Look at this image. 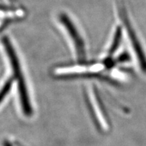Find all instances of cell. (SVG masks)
<instances>
[{
	"label": "cell",
	"mask_w": 146,
	"mask_h": 146,
	"mask_svg": "<svg viewBox=\"0 0 146 146\" xmlns=\"http://www.w3.org/2000/svg\"><path fill=\"white\" fill-rule=\"evenodd\" d=\"M3 45L4 47L5 52L8 55V57L10 60L12 70H13L14 78H16L18 83V93H19L20 100L22 108L24 114L27 116H30L32 115V107L31 105L30 100L28 94L26 83L24 78L23 71L21 70V64L15 50L11 43L10 40L8 36H3L1 39Z\"/></svg>",
	"instance_id": "obj_1"
},
{
	"label": "cell",
	"mask_w": 146,
	"mask_h": 146,
	"mask_svg": "<svg viewBox=\"0 0 146 146\" xmlns=\"http://www.w3.org/2000/svg\"><path fill=\"white\" fill-rule=\"evenodd\" d=\"M118 12L120 13V18L125 25L126 31H127L128 36L131 42V45L133 47L135 52L138 62L139 63L142 71L144 73H146V56L143 50L141 43L138 39V36L135 32L131 22L129 21V18L128 17L125 7L124 6V3L122 0H118Z\"/></svg>",
	"instance_id": "obj_2"
},
{
	"label": "cell",
	"mask_w": 146,
	"mask_h": 146,
	"mask_svg": "<svg viewBox=\"0 0 146 146\" xmlns=\"http://www.w3.org/2000/svg\"><path fill=\"white\" fill-rule=\"evenodd\" d=\"M59 21L62 25L64 27L67 33L72 39L73 44L75 47L78 60H84L86 56L85 42L78 32L76 27L73 23L72 20L65 13H61L60 14Z\"/></svg>",
	"instance_id": "obj_3"
},
{
	"label": "cell",
	"mask_w": 146,
	"mask_h": 146,
	"mask_svg": "<svg viewBox=\"0 0 146 146\" xmlns=\"http://www.w3.org/2000/svg\"><path fill=\"white\" fill-rule=\"evenodd\" d=\"M122 36H123V31H122V28L120 27H118L116 29L115 34L114 36V39H113L112 45L110 47L109 50V56H111L117 50L118 47H119L120 42L122 40Z\"/></svg>",
	"instance_id": "obj_4"
},
{
	"label": "cell",
	"mask_w": 146,
	"mask_h": 146,
	"mask_svg": "<svg viewBox=\"0 0 146 146\" xmlns=\"http://www.w3.org/2000/svg\"><path fill=\"white\" fill-rule=\"evenodd\" d=\"M12 80L9 79L6 83H5V85H3L2 89L0 91V104L3 101V99L5 98V97H6L7 95L8 94L9 91L12 88Z\"/></svg>",
	"instance_id": "obj_5"
},
{
	"label": "cell",
	"mask_w": 146,
	"mask_h": 146,
	"mask_svg": "<svg viewBox=\"0 0 146 146\" xmlns=\"http://www.w3.org/2000/svg\"><path fill=\"white\" fill-rule=\"evenodd\" d=\"M130 60V56L127 52H124L118 56V61L120 62H127Z\"/></svg>",
	"instance_id": "obj_6"
},
{
	"label": "cell",
	"mask_w": 146,
	"mask_h": 146,
	"mask_svg": "<svg viewBox=\"0 0 146 146\" xmlns=\"http://www.w3.org/2000/svg\"><path fill=\"white\" fill-rule=\"evenodd\" d=\"M9 1H10V2H12V3H14V2H16V0H9Z\"/></svg>",
	"instance_id": "obj_7"
}]
</instances>
